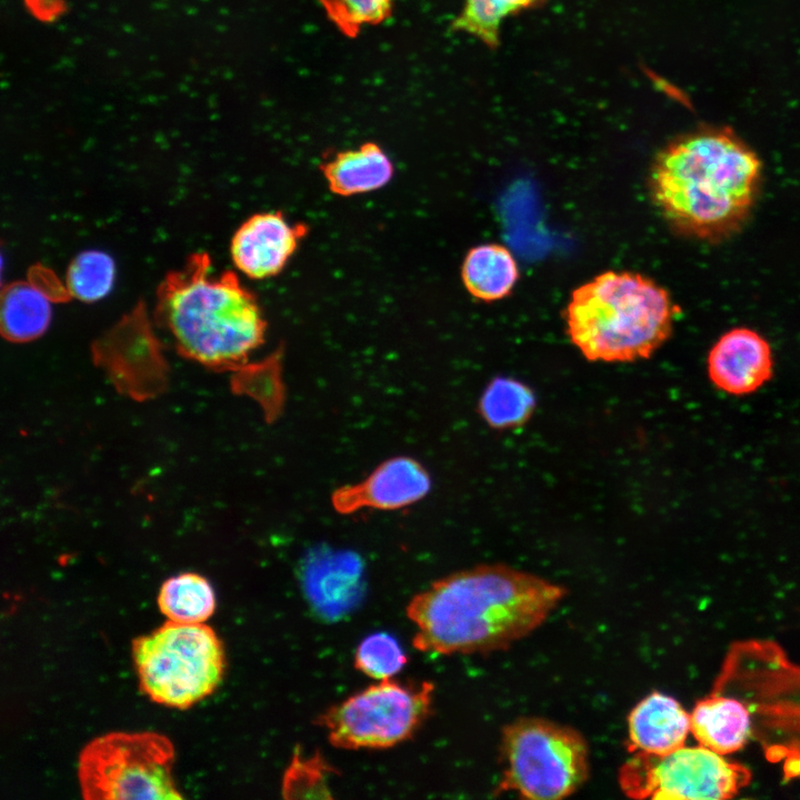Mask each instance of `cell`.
Wrapping results in <instances>:
<instances>
[{
    "label": "cell",
    "instance_id": "6da1fadb",
    "mask_svg": "<svg viewBox=\"0 0 800 800\" xmlns=\"http://www.w3.org/2000/svg\"><path fill=\"white\" fill-rule=\"evenodd\" d=\"M566 589L503 564H484L443 577L414 596L407 616L417 650L482 653L509 647L537 629Z\"/></svg>",
    "mask_w": 800,
    "mask_h": 800
},
{
    "label": "cell",
    "instance_id": "9a60e30c",
    "mask_svg": "<svg viewBox=\"0 0 800 800\" xmlns=\"http://www.w3.org/2000/svg\"><path fill=\"white\" fill-rule=\"evenodd\" d=\"M328 188L334 194L350 197L376 191L393 176V163L380 146L366 142L337 152L320 166Z\"/></svg>",
    "mask_w": 800,
    "mask_h": 800
},
{
    "label": "cell",
    "instance_id": "d6986e66",
    "mask_svg": "<svg viewBox=\"0 0 800 800\" xmlns=\"http://www.w3.org/2000/svg\"><path fill=\"white\" fill-rule=\"evenodd\" d=\"M160 611L171 621L202 623L212 616L216 598L208 580L193 572L167 579L158 596Z\"/></svg>",
    "mask_w": 800,
    "mask_h": 800
},
{
    "label": "cell",
    "instance_id": "8992f818",
    "mask_svg": "<svg viewBox=\"0 0 800 800\" xmlns=\"http://www.w3.org/2000/svg\"><path fill=\"white\" fill-rule=\"evenodd\" d=\"M501 757L498 793L514 791L528 799H562L577 791L589 774L583 736L541 718H521L504 727Z\"/></svg>",
    "mask_w": 800,
    "mask_h": 800
},
{
    "label": "cell",
    "instance_id": "277c9868",
    "mask_svg": "<svg viewBox=\"0 0 800 800\" xmlns=\"http://www.w3.org/2000/svg\"><path fill=\"white\" fill-rule=\"evenodd\" d=\"M669 292L632 271H606L576 288L563 317L567 334L590 361L632 362L671 336L677 313Z\"/></svg>",
    "mask_w": 800,
    "mask_h": 800
},
{
    "label": "cell",
    "instance_id": "2e32d148",
    "mask_svg": "<svg viewBox=\"0 0 800 800\" xmlns=\"http://www.w3.org/2000/svg\"><path fill=\"white\" fill-rule=\"evenodd\" d=\"M750 714L738 700L713 696L699 701L690 713V729L699 744L729 754L741 749L750 734Z\"/></svg>",
    "mask_w": 800,
    "mask_h": 800
},
{
    "label": "cell",
    "instance_id": "ac0fdd59",
    "mask_svg": "<svg viewBox=\"0 0 800 800\" xmlns=\"http://www.w3.org/2000/svg\"><path fill=\"white\" fill-rule=\"evenodd\" d=\"M48 294L36 284L17 282L7 287L1 300V331L10 341L39 338L51 320Z\"/></svg>",
    "mask_w": 800,
    "mask_h": 800
},
{
    "label": "cell",
    "instance_id": "d4e9b609",
    "mask_svg": "<svg viewBox=\"0 0 800 800\" xmlns=\"http://www.w3.org/2000/svg\"><path fill=\"white\" fill-rule=\"evenodd\" d=\"M330 767L320 756L312 758L294 753L282 781V793L286 798L329 797L328 778Z\"/></svg>",
    "mask_w": 800,
    "mask_h": 800
},
{
    "label": "cell",
    "instance_id": "4fadbf2b",
    "mask_svg": "<svg viewBox=\"0 0 800 800\" xmlns=\"http://www.w3.org/2000/svg\"><path fill=\"white\" fill-rule=\"evenodd\" d=\"M301 578L312 606L328 618H338L361 596L363 563L352 551L319 547L303 559Z\"/></svg>",
    "mask_w": 800,
    "mask_h": 800
},
{
    "label": "cell",
    "instance_id": "ba28073f",
    "mask_svg": "<svg viewBox=\"0 0 800 800\" xmlns=\"http://www.w3.org/2000/svg\"><path fill=\"white\" fill-rule=\"evenodd\" d=\"M431 682L380 680L330 707L316 722L347 750L384 749L411 738L431 712Z\"/></svg>",
    "mask_w": 800,
    "mask_h": 800
},
{
    "label": "cell",
    "instance_id": "5bb4252c",
    "mask_svg": "<svg viewBox=\"0 0 800 800\" xmlns=\"http://www.w3.org/2000/svg\"><path fill=\"white\" fill-rule=\"evenodd\" d=\"M691 732L690 714L672 697L652 692L628 717V750L664 754L682 746Z\"/></svg>",
    "mask_w": 800,
    "mask_h": 800
},
{
    "label": "cell",
    "instance_id": "7c38bea8",
    "mask_svg": "<svg viewBox=\"0 0 800 800\" xmlns=\"http://www.w3.org/2000/svg\"><path fill=\"white\" fill-rule=\"evenodd\" d=\"M769 342L749 328H734L712 346L707 359L711 382L721 391L744 396L757 391L772 377Z\"/></svg>",
    "mask_w": 800,
    "mask_h": 800
},
{
    "label": "cell",
    "instance_id": "7a4b0ae2",
    "mask_svg": "<svg viewBox=\"0 0 800 800\" xmlns=\"http://www.w3.org/2000/svg\"><path fill=\"white\" fill-rule=\"evenodd\" d=\"M758 154L728 128L676 138L653 159L650 196L667 223L694 239L721 241L741 229L759 194Z\"/></svg>",
    "mask_w": 800,
    "mask_h": 800
},
{
    "label": "cell",
    "instance_id": "30bf717a",
    "mask_svg": "<svg viewBox=\"0 0 800 800\" xmlns=\"http://www.w3.org/2000/svg\"><path fill=\"white\" fill-rule=\"evenodd\" d=\"M307 233L304 223H291L280 211L256 213L238 228L231 239L232 261L251 279L277 276Z\"/></svg>",
    "mask_w": 800,
    "mask_h": 800
},
{
    "label": "cell",
    "instance_id": "52a82bcc",
    "mask_svg": "<svg viewBox=\"0 0 800 800\" xmlns=\"http://www.w3.org/2000/svg\"><path fill=\"white\" fill-rule=\"evenodd\" d=\"M173 760L171 741L158 732H110L94 738L79 756L82 797L182 799L171 773Z\"/></svg>",
    "mask_w": 800,
    "mask_h": 800
},
{
    "label": "cell",
    "instance_id": "5b68a950",
    "mask_svg": "<svg viewBox=\"0 0 800 800\" xmlns=\"http://www.w3.org/2000/svg\"><path fill=\"white\" fill-rule=\"evenodd\" d=\"M132 654L143 693L178 709L211 694L226 668L222 643L204 623L168 620L150 634L136 638Z\"/></svg>",
    "mask_w": 800,
    "mask_h": 800
},
{
    "label": "cell",
    "instance_id": "ffe728a7",
    "mask_svg": "<svg viewBox=\"0 0 800 800\" xmlns=\"http://www.w3.org/2000/svg\"><path fill=\"white\" fill-rule=\"evenodd\" d=\"M534 402L532 390L522 382L497 378L486 388L479 409L490 427L509 429L523 424L530 418Z\"/></svg>",
    "mask_w": 800,
    "mask_h": 800
},
{
    "label": "cell",
    "instance_id": "8fae6325",
    "mask_svg": "<svg viewBox=\"0 0 800 800\" xmlns=\"http://www.w3.org/2000/svg\"><path fill=\"white\" fill-rule=\"evenodd\" d=\"M431 488L428 471L410 457L380 463L362 481L338 488L331 496L334 510L350 514L363 508L397 510L424 498Z\"/></svg>",
    "mask_w": 800,
    "mask_h": 800
},
{
    "label": "cell",
    "instance_id": "e0dca14e",
    "mask_svg": "<svg viewBox=\"0 0 800 800\" xmlns=\"http://www.w3.org/2000/svg\"><path fill=\"white\" fill-rule=\"evenodd\" d=\"M468 292L486 302L507 297L519 278V268L510 250L499 243L471 248L461 268Z\"/></svg>",
    "mask_w": 800,
    "mask_h": 800
},
{
    "label": "cell",
    "instance_id": "3957f363",
    "mask_svg": "<svg viewBox=\"0 0 800 800\" xmlns=\"http://www.w3.org/2000/svg\"><path fill=\"white\" fill-rule=\"evenodd\" d=\"M156 317L181 354L222 370L243 367L267 330L254 294L234 272H212L204 252L192 254L166 277L157 293Z\"/></svg>",
    "mask_w": 800,
    "mask_h": 800
},
{
    "label": "cell",
    "instance_id": "44dd1931",
    "mask_svg": "<svg viewBox=\"0 0 800 800\" xmlns=\"http://www.w3.org/2000/svg\"><path fill=\"white\" fill-rule=\"evenodd\" d=\"M546 0H463L452 23L454 31L470 34L489 48L499 44L503 20L521 11L536 8Z\"/></svg>",
    "mask_w": 800,
    "mask_h": 800
},
{
    "label": "cell",
    "instance_id": "9c48e42d",
    "mask_svg": "<svg viewBox=\"0 0 800 800\" xmlns=\"http://www.w3.org/2000/svg\"><path fill=\"white\" fill-rule=\"evenodd\" d=\"M749 771L703 746H682L664 754L636 752L619 771L632 799H729L748 783Z\"/></svg>",
    "mask_w": 800,
    "mask_h": 800
},
{
    "label": "cell",
    "instance_id": "cb8c5ba5",
    "mask_svg": "<svg viewBox=\"0 0 800 800\" xmlns=\"http://www.w3.org/2000/svg\"><path fill=\"white\" fill-rule=\"evenodd\" d=\"M406 663L407 656L401 646L386 632H376L364 638L354 653V667L379 681L392 678Z\"/></svg>",
    "mask_w": 800,
    "mask_h": 800
},
{
    "label": "cell",
    "instance_id": "7402d4cb",
    "mask_svg": "<svg viewBox=\"0 0 800 800\" xmlns=\"http://www.w3.org/2000/svg\"><path fill=\"white\" fill-rule=\"evenodd\" d=\"M116 267L112 258L98 250L79 253L66 274L68 293L83 302H94L106 297L113 284Z\"/></svg>",
    "mask_w": 800,
    "mask_h": 800
},
{
    "label": "cell",
    "instance_id": "603a6c76",
    "mask_svg": "<svg viewBox=\"0 0 800 800\" xmlns=\"http://www.w3.org/2000/svg\"><path fill=\"white\" fill-rule=\"evenodd\" d=\"M334 27L346 37L356 38L363 27L388 20L393 0H319Z\"/></svg>",
    "mask_w": 800,
    "mask_h": 800
}]
</instances>
